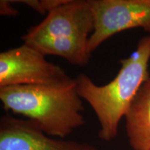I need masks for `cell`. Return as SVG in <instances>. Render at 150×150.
<instances>
[{
  "instance_id": "cell-5",
  "label": "cell",
  "mask_w": 150,
  "mask_h": 150,
  "mask_svg": "<svg viewBox=\"0 0 150 150\" xmlns=\"http://www.w3.org/2000/svg\"><path fill=\"white\" fill-rule=\"evenodd\" d=\"M94 31L88 41L91 54L112 35L141 28L150 32V0H90Z\"/></svg>"
},
{
  "instance_id": "cell-7",
  "label": "cell",
  "mask_w": 150,
  "mask_h": 150,
  "mask_svg": "<svg viewBox=\"0 0 150 150\" xmlns=\"http://www.w3.org/2000/svg\"><path fill=\"white\" fill-rule=\"evenodd\" d=\"M129 143L134 150H150V75L125 115Z\"/></svg>"
},
{
  "instance_id": "cell-2",
  "label": "cell",
  "mask_w": 150,
  "mask_h": 150,
  "mask_svg": "<svg viewBox=\"0 0 150 150\" xmlns=\"http://www.w3.org/2000/svg\"><path fill=\"white\" fill-rule=\"evenodd\" d=\"M76 81V80H75ZM6 111L36 122L50 136L64 138L86 123L76 83L66 88L20 85L0 88Z\"/></svg>"
},
{
  "instance_id": "cell-8",
  "label": "cell",
  "mask_w": 150,
  "mask_h": 150,
  "mask_svg": "<svg viewBox=\"0 0 150 150\" xmlns=\"http://www.w3.org/2000/svg\"><path fill=\"white\" fill-rule=\"evenodd\" d=\"M12 3L22 4L40 15H47L51 11L63 4L67 0H11Z\"/></svg>"
},
{
  "instance_id": "cell-6",
  "label": "cell",
  "mask_w": 150,
  "mask_h": 150,
  "mask_svg": "<svg viewBox=\"0 0 150 150\" xmlns=\"http://www.w3.org/2000/svg\"><path fill=\"white\" fill-rule=\"evenodd\" d=\"M0 150H99L75 140L56 139L40 129L36 122L6 114L0 120Z\"/></svg>"
},
{
  "instance_id": "cell-9",
  "label": "cell",
  "mask_w": 150,
  "mask_h": 150,
  "mask_svg": "<svg viewBox=\"0 0 150 150\" xmlns=\"http://www.w3.org/2000/svg\"><path fill=\"white\" fill-rule=\"evenodd\" d=\"M11 0L0 1V14L4 16H16L19 15V11L12 6Z\"/></svg>"
},
{
  "instance_id": "cell-1",
  "label": "cell",
  "mask_w": 150,
  "mask_h": 150,
  "mask_svg": "<svg viewBox=\"0 0 150 150\" xmlns=\"http://www.w3.org/2000/svg\"><path fill=\"white\" fill-rule=\"evenodd\" d=\"M149 61L150 35H146L129 57L120 61V69L108 83L97 85L83 73L75 78L77 93L91 106L100 125V139L110 141L117 136L121 120L149 76Z\"/></svg>"
},
{
  "instance_id": "cell-4",
  "label": "cell",
  "mask_w": 150,
  "mask_h": 150,
  "mask_svg": "<svg viewBox=\"0 0 150 150\" xmlns=\"http://www.w3.org/2000/svg\"><path fill=\"white\" fill-rule=\"evenodd\" d=\"M59 65L50 63L45 56L27 44L0 54V88L28 85L66 88L74 85Z\"/></svg>"
},
{
  "instance_id": "cell-3",
  "label": "cell",
  "mask_w": 150,
  "mask_h": 150,
  "mask_svg": "<svg viewBox=\"0 0 150 150\" xmlns=\"http://www.w3.org/2000/svg\"><path fill=\"white\" fill-rule=\"evenodd\" d=\"M93 31L90 0H67L21 39L45 56H60L70 64L83 67L91 59L88 45Z\"/></svg>"
}]
</instances>
